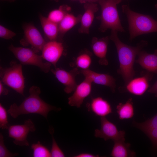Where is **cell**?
<instances>
[{"label": "cell", "instance_id": "6da1fadb", "mask_svg": "<svg viewBox=\"0 0 157 157\" xmlns=\"http://www.w3.org/2000/svg\"><path fill=\"white\" fill-rule=\"evenodd\" d=\"M117 31H111L110 39L116 47L119 63L117 70L124 82L126 86L132 80L135 73L133 68L136 56L148 44L147 42L142 40L135 47H132L123 43L119 39Z\"/></svg>", "mask_w": 157, "mask_h": 157}, {"label": "cell", "instance_id": "7a4b0ae2", "mask_svg": "<svg viewBox=\"0 0 157 157\" xmlns=\"http://www.w3.org/2000/svg\"><path fill=\"white\" fill-rule=\"evenodd\" d=\"M29 95L26 98L19 106L15 103L12 104L8 112L14 118L21 115L37 114L40 115L46 119L49 113L52 110L58 111L60 108L52 106L45 102L40 97V88L32 86L29 91Z\"/></svg>", "mask_w": 157, "mask_h": 157}, {"label": "cell", "instance_id": "3957f363", "mask_svg": "<svg viewBox=\"0 0 157 157\" xmlns=\"http://www.w3.org/2000/svg\"><path fill=\"white\" fill-rule=\"evenodd\" d=\"M122 9L127 17L131 41L141 35L157 32V20L151 16L134 12L127 5H122Z\"/></svg>", "mask_w": 157, "mask_h": 157}, {"label": "cell", "instance_id": "277c9868", "mask_svg": "<svg viewBox=\"0 0 157 157\" xmlns=\"http://www.w3.org/2000/svg\"><path fill=\"white\" fill-rule=\"evenodd\" d=\"M122 0H98L101 10L99 18L101 21L99 30L105 32L108 29L123 32L124 30L121 24L117 8V5Z\"/></svg>", "mask_w": 157, "mask_h": 157}, {"label": "cell", "instance_id": "5b68a950", "mask_svg": "<svg viewBox=\"0 0 157 157\" xmlns=\"http://www.w3.org/2000/svg\"><path fill=\"white\" fill-rule=\"evenodd\" d=\"M0 76L1 81L3 84L24 95L25 78L23 75L22 66L21 63L12 61L9 67H1Z\"/></svg>", "mask_w": 157, "mask_h": 157}, {"label": "cell", "instance_id": "8992f818", "mask_svg": "<svg viewBox=\"0 0 157 157\" xmlns=\"http://www.w3.org/2000/svg\"><path fill=\"white\" fill-rule=\"evenodd\" d=\"M22 65L38 67L42 72L47 73L51 70V64L44 62L41 55L37 54L32 49L15 47L11 44L8 47Z\"/></svg>", "mask_w": 157, "mask_h": 157}, {"label": "cell", "instance_id": "52a82bcc", "mask_svg": "<svg viewBox=\"0 0 157 157\" xmlns=\"http://www.w3.org/2000/svg\"><path fill=\"white\" fill-rule=\"evenodd\" d=\"M9 137L14 139L13 143L16 145L28 146L29 145L27 140L30 132L36 130L34 123L30 119L25 121L22 124L10 125L8 129Z\"/></svg>", "mask_w": 157, "mask_h": 157}, {"label": "cell", "instance_id": "ba28073f", "mask_svg": "<svg viewBox=\"0 0 157 157\" xmlns=\"http://www.w3.org/2000/svg\"><path fill=\"white\" fill-rule=\"evenodd\" d=\"M24 38L20 41L24 46L30 45L36 53L42 51L46 42L38 29L33 24L26 23L23 26Z\"/></svg>", "mask_w": 157, "mask_h": 157}, {"label": "cell", "instance_id": "9c48e42d", "mask_svg": "<svg viewBox=\"0 0 157 157\" xmlns=\"http://www.w3.org/2000/svg\"><path fill=\"white\" fill-rule=\"evenodd\" d=\"M101 124L100 129L95 130L96 137L102 138L105 141L111 139L114 142L125 139V131H119L116 126L105 117H101Z\"/></svg>", "mask_w": 157, "mask_h": 157}, {"label": "cell", "instance_id": "30bf717a", "mask_svg": "<svg viewBox=\"0 0 157 157\" xmlns=\"http://www.w3.org/2000/svg\"><path fill=\"white\" fill-rule=\"evenodd\" d=\"M50 71L58 81L64 85V90L65 93L69 94L74 92L78 85L76 77L80 73L78 68L75 67L67 71L56 67L51 69Z\"/></svg>", "mask_w": 157, "mask_h": 157}, {"label": "cell", "instance_id": "8fae6325", "mask_svg": "<svg viewBox=\"0 0 157 157\" xmlns=\"http://www.w3.org/2000/svg\"><path fill=\"white\" fill-rule=\"evenodd\" d=\"M64 51L63 43L56 40L46 42L42 50V58L53 65L55 68Z\"/></svg>", "mask_w": 157, "mask_h": 157}, {"label": "cell", "instance_id": "7c38bea8", "mask_svg": "<svg viewBox=\"0 0 157 157\" xmlns=\"http://www.w3.org/2000/svg\"><path fill=\"white\" fill-rule=\"evenodd\" d=\"M141 77L133 78L122 88V91H127L137 96L142 95L149 86V82L152 79L153 73L147 71Z\"/></svg>", "mask_w": 157, "mask_h": 157}, {"label": "cell", "instance_id": "4fadbf2b", "mask_svg": "<svg viewBox=\"0 0 157 157\" xmlns=\"http://www.w3.org/2000/svg\"><path fill=\"white\" fill-rule=\"evenodd\" d=\"M92 83L85 78L83 81L77 85L74 93L68 98V104L70 106L80 108L85 99L90 94Z\"/></svg>", "mask_w": 157, "mask_h": 157}, {"label": "cell", "instance_id": "5bb4252c", "mask_svg": "<svg viewBox=\"0 0 157 157\" xmlns=\"http://www.w3.org/2000/svg\"><path fill=\"white\" fill-rule=\"evenodd\" d=\"M85 78L93 83L109 87L113 92H115L116 87L115 80L110 75L107 74L100 73L89 69L81 70L80 71Z\"/></svg>", "mask_w": 157, "mask_h": 157}, {"label": "cell", "instance_id": "9a60e30c", "mask_svg": "<svg viewBox=\"0 0 157 157\" xmlns=\"http://www.w3.org/2000/svg\"><path fill=\"white\" fill-rule=\"evenodd\" d=\"M84 8V11L81 15L78 32L80 33L88 34L94 21L95 13L98 10V7L94 2H86Z\"/></svg>", "mask_w": 157, "mask_h": 157}, {"label": "cell", "instance_id": "2e32d148", "mask_svg": "<svg viewBox=\"0 0 157 157\" xmlns=\"http://www.w3.org/2000/svg\"><path fill=\"white\" fill-rule=\"evenodd\" d=\"M109 39L108 36L100 39L94 37L92 39V50L94 54L98 58L99 64L101 65L107 66L108 64L106 54Z\"/></svg>", "mask_w": 157, "mask_h": 157}, {"label": "cell", "instance_id": "e0dca14e", "mask_svg": "<svg viewBox=\"0 0 157 157\" xmlns=\"http://www.w3.org/2000/svg\"><path fill=\"white\" fill-rule=\"evenodd\" d=\"M137 55L138 58L135 60L136 63L147 71L157 74V49L152 54L141 50Z\"/></svg>", "mask_w": 157, "mask_h": 157}, {"label": "cell", "instance_id": "ac0fdd59", "mask_svg": "<svg viewBox=\"0 0 157 157\" xmlns=\"http://www.w3.org/2000/svg\"><path fill=\"white\" fill-rule=\"evenodd\" d=\"M88 107L95 115L101 117H106L112 113V108L109 103L100 97L92 98Z\"/></svg>", "mask_w": 157, "mask_h": 157}, {"label": "cell", "instance_id": "d6986e66", "mask_svg": "<svg viewBox=\"0 0 157 157\" xmlns=\"http://www.w3.org/2000/svg\"><path fill=\"white\" fill-rule=\"evenodd\" d=\"M125 139L114 141V145L112 149L110 156L113 157H134L136 153L131 150L130 144L126 143Z\"/></svg>", "mask_w": 157, "mask_h": 157}, {"label": "cell", "instance_id": "ffe728a7", "mask_svg": "<svg viewBox=\"0 0 157 157\" xmlns=\"http://www.w3.org/2000/svg\"><path fill=\"white\" fill-rule=\"evenodd\" d=\"M40 24L44 34L49 41L56 40L59 35L58 24L49 20L41 14L39 15Z\"/></svg>", "mask_w": 157, "mask_h": 157}, {"label": "cell", "instance_id": "44dd1931", "mask_svg": "<svg viewBox=\"0 0 157 157\" xmlns=\"http://www.w3.org/2000/svg\"><path fill=\"white\" fill-rule=\"evenodd\" d=\"M81 15L77 16L70 13L67 14L58 24L59 35L63 36L67 31L80 22Z\"/></svg>", "mask_w": 157, "mask_h": 157}, {"label": "cell", "instance_id": "7402d4cb", "mask_svg": "<svg viewBox=\"0 0 157 157\" xmlns=\"http://www.w3.org/2000/svg\"><path fill=\"white\" fill-rule=\"evenodd\" d=\"M116 109L120 119L131 118L134 114L132 99L129 98L125 103H119L117 106Z\"/></svg>", "mask_w": 157, "mask_h": 157}, {"label": "cell", "instance_id": "603a6c76", "mask_svg": "<svg viewBox=\"0 0 157 157\" xmlns=\"http://www.w3.org/2000/svg\"><path fill=\"white\" fill-rule=\"evenodd\" d=\"M71 10V8L67 5H62L58 8L51 11L47 17L50 21L58 24Z\"/></svg>", "mask_w": 157, "mask_h": 157}, {"label": "cell", "instance_id": "cb8c5ba5", "mask_svg": "<svg viewBox=\"0 0 157 157\" xmlns=\"http://www.w3.org/2000/svg\"><path fill=\"white\" fill-rule=\"evenodd\" d=\"M92 62L91 55L88 51H84L79 54L75 60L76 67L81 70L89 69Z\"/></svg>", "mask_w": 157, "mask_h": 157}, {"label": "cell", "instance_id": "d4e9b609", "mask_svg": "<svg viewBox=\"0 0 157 157\" xmlns=\"http://www.w3.org/2000/svg\"><path fill=\"white\" fill-rule=\"evenodd\" d=\"M133 125L142 131L157 128V113L151 118L142 122H133Z\"/></svg>", "mask_w": 157, "mask_h": 157}, {"label": "cell", "instance_id": "484cf974", "mask_svg": "<svg viewBox=\"0 0 157 157\" xmlns=\"http://www.w3.org/2000/svg\"><path fill=\"white\" fill-rule=\"evenodd\" d=\"M31 148L33 150V156L34 157H51L50 152L40 141L33 144L31 146Z\"/></svg>", "mask_w": 157, "mask_h": 157}, {"label": "cell", "instance_id": "4316f807", "mask_svg": "<svg viewBox=\"0 0 157 157\" xmlns=\"http://www.w3.org/2000/svg\"><path fill=\"white\" fill-rule=\"evenodd\" d=\"M49 133L51 135L52 138V145L50 151L51 157H64L65 155L62 151L57 144L53 136L54 129L52 126H49L48 129Z\"/></svg>", "mask_w": 157, "mask_h": 157}, {"label": "cell", "instance_id": "83f0119b", "mask_svg": "<svg viewBox=\"0 0 157 157\" xmlns=\"http://www.w3.org/2000/svg\"><path fill=\"white\" fill-rule=\"evenodd\" d=\"M19 155L17 153H13L9 151L4 143L3 136L1 133H0V157H15Z\"/></svg>", "mask_w": 157, "mask_h": 157}, {"label": "cell", "instance_id": "f1b7e54d", "mask_svg": "<svg viewBox=\"0 0 157 157\" xmlns=\"http://www.w3.org/2000/svg\"><path fill=\"white\" fill-rule=\"evenodd\" d=\"M10 125L8 120L6 109L0 104V128L2 129H8Z\"/></svg>", "mask_w": 157, "mask_h": 157}, {"label": "cell", "instance_id": "f546056e", "mask_svg": "<svg viewBox=\"0 0 157 157\" xmlns=\"http://www.w3.org/2000/svg\"><path fill=\"white\" fill-rule=\"evenodd\" d=\"M16 35V33L7 28L3 26L0 25V37L1 38L9 40L12 38Z\"/></svg>", "mask_w": 157, "mask_h": 157}, {"label": "cell", "instance_id": "4dcf8cb0", "mask_svg": "<svg viewBox=\"0 0 157 157\" xmlns=\"http://www.w3.org/2000/svg\"><path fill=\"white\" fill-rule=\"evenodd\" d=\"M143 132L149 138L154 145L157 148V129L147 130Z\"/></svg>", "mask_w": 157, "mask_h": 157}, {"label": "cell", "instance_id": "1f68e13d", "mask_svg": "<svg viewBox=\"0 0 157 157\" xmlns=\"http://www.w3.org/2000/svg\"><path fill=\"white\" fill-rule=\"evenodd\" d=\"M149 93L154 94L156 97H157V81L148 90Z\"/></svg>", "mask_w": 157, "mask_h": 157}, {"label": "cell", "instance_id": "d6a6232c", "mask_svg": "<svg viewBox=\"0 0 157 157\" xmlns=\"http://www.w3.org/2000/svg\"><path fill=\"white\" fill-rule=\"evenodd\" d=\"M9 93L8 89L6 88L3 85L1 81H0V95H6Z\"/></svg>", "mask_w": 157, "mask_h": 157}, {"label": "cell", "instance_id": "836d02e7", "mask_svg": "<svg viewBox=\"0 0 157 157\" xmlns=\"http://www.w3.org/2000/svg\"><path fill=\"white\" fill-rule=\"evenodd\" d=\"M98 155H95L88 153H82L73 156L74 157H99Z\"/></svg>", "mask_w": 157, "mask_h": 157}, {"label": "cell", "instance_id": "e575fe53", "mask_svg": "<svg viewBox=\"0 0 157 157\" xmlns=\"http://www.w3.org/2000/svg\"><path fill=\"white\" fill-rule=\"evenodd\" d=\"M98 0H80L81 2L85 3L86 2H94L95 1H97Z\"/></svg>", "mask_w": 157, "mask_h": 157}, {"label": "cell", "instance_id": "d590c367", "mask_svg": "<svg viewBox=\"0 0 157 157\" xmlns=\"http://www.w3.org/2000/svg\"><path fill=\"white\" fill-rule=\"evenodd\" d=\"M2 1H7L10 2H12L15 1V0H1Z\"/></svg>", "mask_w": 157, "mask_h": 157}, {"label": "cell", "instance_id": "8d00e7d4", "mask_svg": "<svg viewBox=\"0 0 157 157\" xmlns=\"http://www.w3.org/2000/svg\"><path fill=\"white\" fill-rule=\"evenodd\" d=\"M155 8L156 9V10H157V4H156L155 6Z\"/></svg>", "mask_w": 157, "mask_h": 157}, {"label": "cell", "instance_id": "74e56055", "mask_svg": "<svg viewBox=\"0 0 157 157\" xmlns=\"http://www.w3.org/2000/svg\"><path fill=\"white\" fill-rule=\"evenodd\" d=\"M51 1H55L58 2L59 1V0H50Z\"/></svg>", "mask_w": 157, "mask_h": 157}, {"label": "cell", "instance_id": "f35d334b", "mask_svg": "<svg viewBox=\"0 0 157 157\" xmlns=\"http://www.w3.org/2000/svg\"></svg>", "mask_w": 157, "mask_h": 157}, {"label": "cell", "instance_id": "ab89813d", "mask_svg": "<svg viewBox=\"0 0 157 157\" xmlns=\"http://www.w3.org/2000/svg\"><path fill=\"white\" fill-rule=\"evenodd\" d=\"M123 0H122V1Z\"/></svg>", "mask_w": 157, "mask_h": 157}]
</instances>
